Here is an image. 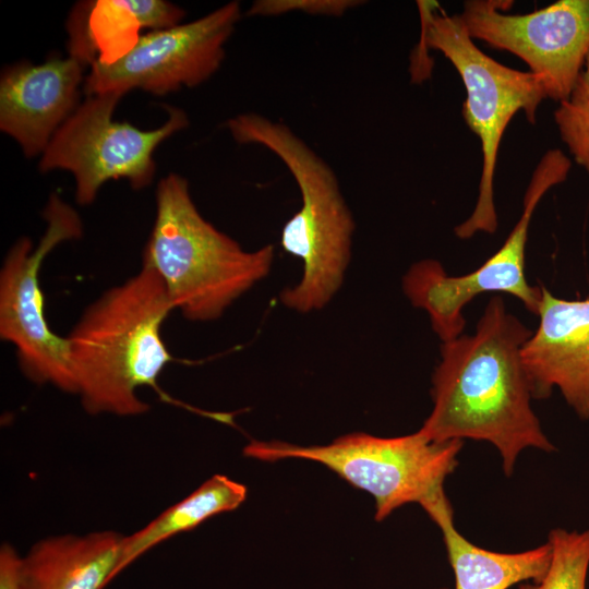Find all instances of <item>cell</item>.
I'll return each mask as SVG.
<instances>
[{
	"mask_svg": "<svg viewBox=\"0 0 589 589\" xmlns=\"http://www.w3.org/2000/svg\"><path fill=\"white\" fill-rule=\"evenodd\" d=\"M531 335L506 310L502 297H492L474 334L442 344L432 376L433 408L419 431L432 442H489L498 450L507 477L524 449L554 452L532 410L521 358Z\"/></svg>",
	"mask_w": 589,
	"mask_h": 589,
	"instance_id": "6da1fadb",
	"label": "cell"
},
{
	"mask_svg": "<svg viewBox=\"0 0 589 589\" xmlns=\"http://www.w3.org/2000/svg\"><path fill=\"white\" fill-rule=\"evenodd\" d=\"M171 311L163 280L145 264L84 311L67 338L76 395L86 412L132 417L149 409L136 390L157 388L172 360L161 337Z\"/></svg>",
	"mask_w": 589,
	"mask_h": 589,
	"instance_id": "7a4b0ae2",
	"label": "cell"
},
{
	"mask_svg": "<svg viewBox=\"0 0 589 589\" xmlns=\"http://www.w3.org/2000/svg\"><path fill=\"white\" fill-rule=\"evenodd\" d=\"M226 128L237 143L271 151L294 178L302 205L283 227L280 244L301 260L303 272L280 302L299 313L323 309L344 283L356 229L334 170L288 125L262 115H238Z\"/></svg>",
	"mask_w": 589,
	"mask_h": 589,
	"instance_id": "3957f363",
	"label": "cell"
},
{
	"mask_svg": "<svg viewBox=\"0 0 589 589\" xmlns=\"http://www.w3.org/2000/svg\"><path fill=\"white\" fill-rule=\"evenodd\" d=\"M271 244L244 250L199 212L187 179L169 173L156 190V217L143 264L163 280L173 310L189 321L219 318L273 265Z\"/></svg>",
	"mask_w": 589,
	"mask_h": 589,
	"instance_id": "277c9868",
	"label": "cell"
},
{
	"mask_svg": "<svg viewBox=\"0 0 589 589\" xmlns=\"http://www.w3.org/2000/svg\"><path fill=\"white\" fill-rule=\"evenodd\" d=\"M417 5L422 22L421 48L414 52L411 69L416 72L431 70L426 48L441 51L452 62L467 94L461 113L481 144L478 201L472 214L455 227V235L468 239L477 232L493 233L497 228L493 180L502 136L520 110L529 122L534 123L536 111L546 98L543 84L530 71L508 68L481 51L458 14H440L436 11L438 3L434 1H418Z\"/></svg>",
	"mask_w": 589,
	"mask_h": 589,
	"instance_id": "5b68a950",
	"label": "cell"
},
{
	"mask_svg": "<svg viewBox=\"0 0 589 589\" xmlns=\"http://www.w3.org/2000/svg\"><path fill=\"white\" fill-rule=\"evenodd\" d=\"M462 441L432 442L414 433L380 437L357 432L325 445L251 441L243 455L261 461L306 459L324 465L352 486L371 494L375 520L418 503L431 517L449 504L444 482L458 465Z\"/></svg>",
	"mask_w": 589,
	"mask_h": 589,
	"instance_id": "8992f818",
	"label": "cell"
},
{
	"mask_svg": "<svg viewBox=\"0 0 589 589\" xmlns=\"http://www.w3.org/2000/svg\"><path fill=\"white\" fill-rule=\"evenodd\" d=\"M570 159L561 149L548 151L533 170L524 196V211L504 244L477 269L467 275L450 276L440 262L421 260L407 271L402 289L412 305L430 316L440 339L452 340L465 328L464 308L482 293H508L538 315L541 286L529 285L525 274L528 229L542 196L566 180Z\"/></svg>",
	"mask_w": 589,
	"mask_h": 589,
	"instance_id": "52a82bcc",
	"label": "cell"
},
{
	"mask_svg": "<svg viewBox=\"0 0 589 589\" xmlns=\"http://www.w3.org/2000/svg\"><path fill=\"white\" fill-rule=\"evenodd\" d=\"M123 96L116 91L87 96L41 154V172L60 169L73 175L80 205L93 203L110 180L125 179L134 190L149 185L156 170L155 149L189 124L187 113L175 107L167 108V120L154 130L116 121L113 112Z\"/></svg>",
	"mask_w": 589,
	"mask_h": 589,
	"instance_id": "ba28073f",
	"label": "cell"
},
{
	"mask_svg": "<svg viewBox=\"0 0 589 589\" xmlns=\"http://www.w3.org/2000/svg\"><path fill=\"white\" fill-rule=\"evenodd\" d=\"M46 231L37 247L27 238L14 243L0 273V337L16 348L22 372L34 383L76 394L67 337L46 320L39 271L45 257L63 241L81 238L82 220L58 194L43 212Z\"/></svg>",
	"mask_w": 589,
	"mask_h": 589,
	"instance_id": "9c48e42d",
	"label": "cell"
},
{
	"mask_svg": "<svg viewBox=\"0 0 589 589\" xmlns=\"http://www.w3.org/2000/svg\"><path fill=\"white\" fill-rule=\"evenodd\" d=\"M240 17L239 2L231 1L195 21L149 32L119 57L97 58L83 91L86 96L111 91L125 95L140 88L161 96L195 87L221 65Z\"/></svg>",
	"mask_w": 589,
	"mask_h": 589,
	"instance_id": "30bf717a",
	"label": "cell"
},
{
	"mask_svg": "<svg viewBox=\"0 0 589 589\" xmlns=\"http://www.w3.org/2000/svg\"><path fill=\"white\" fill-rule=\"evenodd\" d=\"M513 1L468 0L459 15L472 39L506 50L541 80L545 96L565 100L589 52V0H558L526 13H505Z\"/></svg>",
	"mask_w": 589,
	"mask_h": 589,
	"instance_id": "8fae6325",
	"label": "cell"
},
{
	"mask_svg": "<svg viewBox=\"0 0 589 589\" xmlns=\"http://www.w3.org/2000/svg\"><path fill=\"white\" fill-rule=\"evenodd\" d=\"M87 65L83 58L69 53L40 64L20 62L3 69L0 130L17 142L26 157L41 155L79 107Z\"/></svg>",
	"mask_w": 589,
	"mask_h": 589,
	"instance_id": "7c38bea8",
	"label": "cell"
},
{
	"mask_svg": "<svg viewBox=\"0 0 589 589\" xmlns=\"http://www.w3.org/2000/svg\"><path fill=\"white\" fill-rule=\"evenodd\" d=\"M537 330L521 349L534 399L557 387L576 414L589 419V299L564 300L541 286Z\"/></svg>",
	"mask_w": 589,
	"mask_h": 589,
	"instance_id": "4fadbf2b",
	"label": "cell"
},
{
	"mask_svg": "<svg viewBox=\"0 0 589 589\" xmlns=\"http://www.w3.org/2000/svg\"><path fill=\"white\" fill-rule=\"evenodd\" d=\"M123 539L103 530L39 540L21 557L19 589H104L115 578Z\"/></svg>",
	"mask_w": 589,
	"mask_h": 589,
	"instance_id": "5bb4252c",
	"label": "cell"
},
{
	"mask_svg": "<svg viewBox=\"0 0 589 589\" xmlns=\"http://www.w3.org/2000/svg\"><path fill=\"white\" fill-rule=\"evenodd\" d=\"M431 519L442 532L455 589H508L541 580L550 567L552 550L548 541L522 552H495L473 544L456 529L452 505Z\"/></svg>",
	"mask_w": 589,
	"mask_h": 589,
	"instance_id": "9a60e30c",
	"label": "cell"
},
{
	"mask_svg": "<svg viewBox=\"0 0 589 589\" xmlns=\"http://www.w3.org/2000/svg\"><path fill=\"white\" fill-rule=\"evenodd\" d=\"M247 494V486L242 483L223 474L213 476L144 528L124 536L115 577L158 543L190 531L215 515L236 509Z\"/></svg>",
	"mask_w": 589,
	"mask_h": 589,
	"instance_id": "2e32d148",
	"label": "cell"
},
{
	"mask_svg": "<svg viewBox=\"0 0 589 589\" xmlns=\"http://www.w3.org/2000/svg\"><path fill=\"white\" fill-rule=\"evenodd\" d=\"M552 557L545 576L526 581L518 589H586L589 569V529H552L548 536Z\"/></svg>",
	"mask_w": 589,
	"mask_h": 589,
	"instance_id": "e0dca14e",
	"label": "cell"
},
{
	"mask_svg": "<svg viewBox=\"0 0 589 589\" xmlns=\"http://www.w3.org/2000/svg\"><path fill=\"white\" fill-rule=\"evenodd\" d=\"M554 121L575 163L589 172V52L569 96L558 103Z\"/></svg>",
	"mask_w": 589,
	"mask_h": 589,
	"instance_id": "ac0fdd59",
	"label": "cell"
},
{
	"mask_svg": "<svg viewBox=\"0 0 589 589\" xmlns=\"http://www.w3.org/2000/svg\"><path fill=\"white\" fill-rule=\"evenodd\" d=\"M359 0H257L248 11L250 16H278L291 12L310 15H344L347 11L361 5Z\"/></svg>",
	"mask_w": 589,
	"mask_h": 589,
	"instance_id": "d6986e66",
	"label": "cell"
},
{
	"mask_svg": "<svg viewBox=\"0 0 589 589\" xmlns=\"http://www.w3.org/2000/svg\"><path fill=\"white\" fill-rule=\"evenodd\" d=\"M111 5L131 19L137 27L153 31L180 24L184 11L165 0H109Z\"/></svg>",
	"mask_w": 589,
	"mask_h": 589,
	"instance_id": "ffe728a7",
	"label": "cell"
},
{
	"mask_svg": "<svg viewBox=\"0 0 589 589\" xmlns=\"http://www.w3.org/2000/svg\"><path fill=\"white\" fill-rule=\"evenodd\" d=\"M21 557L9 543L0 548V589H19Z\"/></svg>",
	"mask_w": 589,
	"mask_h": 589,
	"instance_id": "44dd1931",
	"label": "cell"
},
{
	"mask_svg": "<svg viewBox=\"0 0 589 589\" xmlns=\"http://www.w3.org/2000/svg\"><path fill=\"white\" fill-rule=\"evenodd\" d=\"M437 589H449V588H446V587H442V588H437Z\"/></svg>",
	"mask_w": 589,
	"mask_h": 589,
	"instance_id": "7402d4cb",
	"label": "cell"
}]
</instances>
